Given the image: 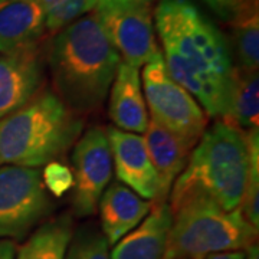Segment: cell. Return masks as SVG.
<instances>
[{
    "label": "cell",
    "instance_id": "obj_1",
    "mask_svg": "<svg viewBox=\"0 0 259 259\" xmlns=\"http://www.w3.org/2000/svg\"><path fill=\"white\" fill-rule=\"evenodd\" d=\"M153 20L168 74L209 117L222 118L235 66L221 29L192 0H160Z\"/></svg>",
    "mask_w": 259,
    "mask_h": 259
},
{
    "label": "cell",
    "instance_id": "obj_2",
    "mask_svg": "<svg viewBox=\"0 0 259 259\" xmlns=\"http://www.w3.org/2000/svg\"><path fill=\"white\" fill-rule=\"evenodd\" d=\"M121 62L94 12L61 29L49 49L55 94L76 114L101 108Z\"/></svg>",
    "mask_w": 259,
    "mask_h": 259
},
{
    "label": "cell",
    "instance_id": "obj_3",
    "mask_svg": "<svg viewBox=\"0 0 259 259\" xmlns=\"http://www.w3.org/2000/svg\"><path fill=\"white\" fill-rule=\"evenodd\" d=\"M249 175L246 133L223 121L204 130L185 170L170 190L171 212L192 199H207L225 210L241 207Z\"/></svg>",
    "mask_w": 259,
    "mask_h": 259
},
{
    "label": "cell",
    "instance_id": "obj_4",
    "mask_svg": "<svg viewBox=\"0 0 259 259\" xmlns=\"http://www.w3.org/2000/svg\"><path fill=\"white\" fill-rule=\"evenodd\" d=\"M83 121L52 91L0 118V166L39 167L64 157L81 137Z\"/></svg>",
    "mask_w": 259,
    "mask_h": 259
},
{
    "label": "cell",
    "instance_id": "obj_5",
    "mask_svg": "<svg viewBox=\"0 0 259 259\" xmlns=\"http://www.w3.org/2000/svg\"><path fill=\"white\" fill-rule=\"evenodd\" d=\"M258 231L241 207L225 210L207 199H192L173 210L164 259H204L207 255L245 250Z\"/></svg>",
    "mask_w": 259,
    "mask_h": 259
},
{
    "label": "cell",
    "instance_id": "obj_6",
    "mask_svg": "<svg viewBox=\"0 0 259 259\" xmlns=\"http://www.w3.org/2000/svg\"><path fill=\"white\" fill-rule=\"evenodd\" d=\"M141 68L143 95L151 118L194 147L207 128L209 115L193 95L168 74L161 49Z\"/></svg>",
    "mask_w": 259,
    "mask_h": 259
},
{
    "label": "cell",
    "instance_id": "obj_7",
    "mask_svg": "<svg viewBox=\"0 0 259 259\" xmlns=\"http://www.w3.org/2000/svg\"><path fill=\"white\" fill-rule=\"evenodd\" d=\"M52 212L39 168L0 166V238L22 239Z\"/></svg>",
    "mask_w": 259,
    "mask_h": 259
},
{
    "label": "cell",
    "instance_id": "obj_8",
    "mask_svg": "<svg viewBox=\"0 0 259 259\" xmlns=\"http://www.w3.org/2000/svg\"><path fill=\"white\" fill-rule=\"evenodd\" d=\"M94 15L124 62L140 69L160 51L148 3L98 0Z\"/></svg>",
    "mask_w": 259,
    "mask_h": 259
},
{
    "label": "cell",
    "instance_id": "obj_9",
    "mask_svg": "<svg viewBox=\"0 0 259 259\" xmlns=\"http://www.w3.org/2000/svg\"><path fill=\"white\" fill-rule=\"evenodd\" d=\"M74 194L76 216H91L98 209L102 192L110 185L114 171L110 141L105 130L93 127L76 140L72 150Z\"/></svg>",
    "mask_w": 259,
    "mask_h": 259
},
{
    "label": "cell",
    "instance_id": "obj_10",
    "mask_svg": "<svg viewBox=\"0 0 259 259\" xmlns=\"http://www.w3.org/2000/svg\"><path fill=\"white\" fill-rule=\"evenodd\" d=\"M44 78V55L37 42L10 54H0V118L40 93Z\"/></svg>",
    "mask_w": 259,
    "mask_h": 259
},
{
    "label": "cell",
    "instance_id": "obj_11",
    "mask_svg": "<svg viewBox=\"0 0 259 259\" xmlns=\"http://www.w3.org/2000/svg\"><path fill=\"white\" fill-rule=\"evenodd\" d=\"M110 141L112 166L118 182L130 187L140 197L151 200L158 197V177L148 156L143 136L110 125L105 130Z\"/></svg>",
    "mask_w": 259,
    "mask_h": 259
},
{
    "label": "cell",
    "instance_id": "obj_12",
    "mask_svg": "<svg viewBox=\"0 0 259 259\" xmlns=\"http://www.w3.org/2000/svg\"><path fill=\"white\" fill-rule=\"evenodd\" d=\"M143 139L158 177L160 190L154 203H163L167 200L176 179L185 170L194 147L151 117Z\"/></svg>",
    "mask_w": 259,
    "mask_h": 259
},
{
    "label": "cell",
    "instance_id": "obj_13",
    "mask_svg": "<svg viewBox=\"0 0 259 259\" xmlns=\"http://www.w3.org/2000/svg\"><path fill=\"white\" fill-rule=\"evenodd\" d=\"M171 223L170 204L153 203L139 226L114 245L110 250L111 259H164Z\"/></svg>",
    "mask_w": 259,
    "mask_h": 259
},
{
    "label": "cell",
    "instance_id": "obj_14",
    "mask_svg": "<svg viewBox=\"0 0 259 259\" xmlns=\"http://www.w3.org/2000/svg\"><path fill=\"white\" fill-rule=\"evenodd\" d=\"M153 207L151 200L140 197L130 187L115 182L102 192L98 209L101 232L108 245H115L128 232L137 228Z\"/></svg>",
    "mask_w": 259,
    "mask_h": 259
},
{
    "label": "cell",
    "instance_id": "obj_15",
    "mask_svg": "<svg viewBox=\"0 0 259 259\" xmlns=\"http://www.w3.org/2000/svg\"><path fill=\"white\" fill-rule=\"evenodd\" d=\"M108 114L114 127L143 136L148 125V111L139 68L121 62L110 88Z\"/></svg>",
    "mask_w": 259,
    "mask_h": 259
},
{
    "label": "cell",
    "instance_id": "obj_16",
    "mask_svg": "<svg viewBox=\"0 0 259 259\" xmlns=\"http://www.w3.org/2000/svg\"><path fill=\"white\" fill-rule=\"evenodd\" d=\"M45 30V12L39 0L0 3V54H10L36 44Z\"/></svg>",
    "mask_w": 259,
    "mask_h": 259
},
{
    "label": "cell",
    "instance_id": "obj_17",
    "mask_svg": "<svg viewBox=\"0 0 259 259\" xmlns=\"http://www.w3.org/2000/svg\"><path fill=\"white\" fill-rule=\"evenodd\" d=\"M221 121L242 131L259 128L258 71L233 68L229 102Z\"/></svg>",
    "mask_w": 259,
    "mask_h": 259
},
{
    "label": "cell",
    "instance_id": "obj_18",
    "mask_svg": "<svg viewBox=\"0 0 259 259\" xmlns=\"http://www.w3.org/2000/svg\"><path fill=\"white\" fill-rule=\"evenodd\" d=\"M72 233V219L68 214L52 219L16 250V259H65Z\"/></svg>",
    "mask_w": 259,
    "mask_h": 259
},
{
    "label": "cell",
    "instance_id": "obj_19",
    "mask_svg": "<svg viewBox=\"0 0 259 259\" xmlns=\"http://www.w3.org/2000/svg\"><path fill=\"white\" fill-rule=\"evenodd\" d=\"M233 47L243 69L258 71L259 65V0H242L229 20Z\"/></svg>",
    "mask_w": 259,
    "mask_h": 259
},
{
    "label": "cell",
    "instance_id": "obj_20",
    "mask_svg": "<svg viewBox=\"0 0 259 259\" xmlns=\"http://www.w3.org/2000/svg\"><path fill=\"white\" fill-rule=\"evenodd\" d=\"M248 148H249V175L243 193L241 210L245 219L258 231L259 229V128L246 131Z\"/></svg>",
    "mask_w": 259,
    "mask_h": 259
},
{
    "label": "cell",
    "instance_id": "obj_21",
    "mask_svg": "<svg viewBox=\"0 0 259 259\" xmlns=\"http://www.w3.org/2000/svg\"><path fill=\"white\" fill-rule=\"evenodd\" d=\"M98 0H39L45 12L47 30L51 33L59 32L61 29L91 13Z\"/></svg>",
    "mask_w": 259,
    "mask_h": 259
},
{
    "label": "cell",
    "instance_id": "obj_22",
    "mask_svg": "<svg viewBox=\"0 0 259 259\" xmlns=\"http://www.w3.org/2000/svg\"><path fill=\"white\" fill-rule=\"evenodd\" d=\"M65 259H111L110 245L95 226H83L72 233Z\"/></svg>",
    "mask_w": 259,
    "mask_h": 259
},
{
    "label": "cell",
    "instance_id": "obj_23",
    "mask_svg": "<svg viewBox=\"0 0 259 259\" xmlns=\"http://www.w3.org/2000/svg\"><path fill=\"white\" fill-rule=\"evenodd\" d=\"M42 180L48 193H52L56 197H62L74 187L72 170L61 161H51L45 164Z\"/></svg>",
    "mask_w": 259,
    "mask_h": 259
},
{
    "label": "cell",
    "instance_id": "obj_24",
    "mask_svg": "<svg viewBox=\"0 0 259 259\" xmlns=\"http://www.w3.org/2000/svg\"><path fill=\"white\" fill-rule=\"evenodd\" d=\"M200 2L225 22L231 20L242 3V0H200Z\"/></svg>",
    "mask_w": 259,
    "mask_h": 259
},
{
    "label": "cell",
    "instance_id": "obj_25",
    "mask_svg": "<svg viewBox=\"0 0 259 259\" xmlns=\"http://www.w3.org/2000/svg\"><path fill=\"white\" fill-rule=\"evenodd\" d=\"M0 259H16V246L10 239L0 238Z\"/></svg>",
    "mask_w": 259,
    "mask_h": 259
},
{
    "label": "cell",
    "instance_id": "obj_26",
    "mask_svg": "<svg viewBox=\"0 0 259 259\" xmlns=\"http://www.w3.org/2000/svg\"><path fill=\"white\" fill-rule=\"evenodd\" d=\"M204 259H245V252L243 250H235V252L213 253V255H207Z\"/></svg>",
    "mask_w": 259,
    "mask_h": 259
},
{
    "label": "cell",
    "instance_id": "obj_27",
    "mask_svg": "<svg viewBox=\"0 0 259 259\" xmlns=\"http://www.w3.org/2000/svg\"><path fill=\"white\" fill-rule=\"evenodd\" d=\"M245 259H259L258 243H253L245 249Z\"/></svg>",
    "mask_w": 259,
    "mask_h": 259
},
{
    "label": "cell",
    "instance_id": "obj_28",
    "mask_svg": "<svg viewBox=\"0 0 259 259\" xmlns=\"http://www.w3.org/2000/svg\"><path fill=\"white\" fill-rule=\"evenodd\" d=\"M136 2H144V3H148V5H151V2H153V0H136Z\"/></svg>",
    "mask_w": 259,
    "mask_h": 259
},
{
    "label": "cell",
    "instance_id": "obj_29",
    "mask_svg": "<svg viewBox=\"0 0 259 259\" xmlns=\"http://www.w3.org/2000/svg\"><path fill=\"white\" fill-rule=\"evenodd\" d=\"M3 2H8V0H0V3H3Z\"/></svg>",
    "mask_w": 259,
    "mask_h": 259
}]
</instances>
